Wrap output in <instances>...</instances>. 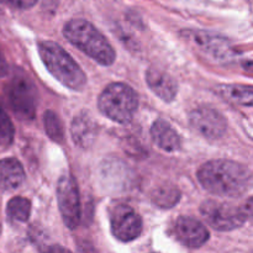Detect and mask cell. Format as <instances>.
Instances as JSON below:
<instances>
[{
    "instance_id": "5bb4252c",
    "label": "cell",
    "mask_w": 253,
    "mask_h": 253,
    "mask_svg": "<svg viewBox=\"0 0 253 253\" xmlns=\"http://www.w3.org/2000/svg\"><path fill=\"white\" fill-rule=\"evenodd\" d=\"M151 136H152V140L156 146L166 152L178 151L182 145V140L177 131L172 127L169 123L162 120V119H158L153 123L152 127H151Z\"/></svg>"
},
{
    "instance_id": "d6986e66",
    "label": "cell",
    "mask_w": 253,
    "mask_h": 253,
    "mask_svg": "<svg viewBox=\"0 0 253 253\" xmlns=\"http://www.w3.org/2000/svg\"><path fill=\"white\" fill-rule=\"evenodd\" d=\"M43 125L44 131H46V133L52 141H54L57 143L63 142V126H62L61 120H59L56 113H53L52 110H47L43 114Z\"/></svg>"
},
{
    "instance_id": "6da1fadb",
    "label": "cell",
    "mask_w": 253,
    "mask_h": 253,
    "mask_svg": "<svg viewBox=\"0 0 253 253\" xmlns=\"http://www.w3.org/2000/svg\"><path fill=\"white\" fill-rule=\"evenodd\" d=\"M205 190L217 197L239 198L252 187V174L246 166L231 160H212L198 170Z\"/></svg>"
},
{
    "instance_id": "603a6c76",
    "label": "cell",
    "mask_w": 253,
    "mask_h": 253,
    "mask_svg": "<svg viewBox=\"0 0 253 253\" xmlns=\"http://www.w3.org/2000/svg\"><path fill=\"white\" fill-rule=\"evenodd\" d=\"M46 253H72V252L68 251V250L63 249V247L61 246H52L47 250Z\"/></svg>"
},
{
    "instance_id": "4fadbf2b",
    "label": "cell",
    "mask_w": 253,
    "mask_h": 253,
    "mask_svg": "<svg viewBox=\"0 0 253 253\" xmlns=\"http://www.w3.org/2000/svg\"><path fill=\"white\" fill-rule=\"evenodd\" d=\"M146 82L158 98L167 103L174 100L178 91L177 82L166 71L157 67H151L146 72Z\"/></svg>"
},
{
    "instance_id": "9c48e42d",
    "label": "cell",
    "mask_w": 253,
    "mask_h": 253,
    "mask_svg": "<svg viewBox=\"0 0 253 253\" xmlns=\"http://www.w3.org/2000/svg\"><path fill=\"white\" fill-rule=\"evenodd\" d=\"M110 225L114 236L123 242L133 241L142 232L140 215L126 204L114 205L110 211Z\"/></svg>"
},
{
    "instance_id": "e0dca14e",
    "label": "cell",
    "mask_w": 253,
    "mask_h": 253,
    "mask_svg": "<svg viewBox=\"0 0 253 253\" xmlns=\"http://www.w3.org/2000/svg\"><path fill=\"white\" fill-rule=\"evenodd\" d=\"M180 199V192L174 185H163L152 193V203L161 209H170Z\"/></svg>"
},
{
    "instance_id": "9a60e30c",
    "label": "cell",
    "mask_w": 253,
    "mask_h": 253,
    "mask_svg": "<svg viewBox=\"0 0 253 253\" xmlns=\"http://www.w3.org/2000/svg\"><path fill=\"white\" fill-rule=\"evenodd\" d=\"M25 180V170L16 158L0 161V190L11 192L21 187Z\"/></svg>"
},
{
    "instance_id": "7c38bea8",
    "label": "cell",
    "mask_w": 253,
    "mask_h": 253,
    "mask_svg": "<svg viewBox=\"0 0 253 253\" xmlns=\"http://www.w3.org/2000/svg\"><path fill=\"white\" fill-rule=\"evenodd\" d=\"M99 127L96 121L88 111H81L74 116L71 133L74 143L81 148H89L98 137Z\"/></svg>"
},
{
    "instance_id": "277c9868",
    "label": "cell",
    "mask_w": 253,
    "mask_h": 253,
    "mask_svg": "<svg viewBox=\"0 0 253 253\" xmlns=\"http://www.w3.org/2000/svg\"><path fill=\"white\" fill-rule=\"evenodd\" d=\"M98 106L101 114L110 120L127 124L137 111L138 96L127 84L111 83L99 96Z\"/></svg>"
},
{
    "instance_id": "ac0fdd59",
    "label": "cell",
    "mask_w": 253,
    "mask_h": 253,
    "mask_svg": "<svg viewBox=\"0 0 253 253\" xmlns=\"http://www.w3.org/2000/svg\"><path fill=\"white\" fill-rule=\"evenodd\" d=\"M6 212L10 219L14 221L25 222L29 220L31 212V203L26 198L15 197L7 203Z\"/></svg>"
},
{
    "instance_id": "44dd1931",
    "label": "cell",
    "mask_w": 253,
    "mask_h": 253,
    "mask_svg": "<svg viewBox=\"0 0 253 253\" xmlns=\"http://www.w3.org/2000/svg\"><path fill=\"white\" fill-rule=\"evenodd\" d=\"M6 2H9L11 6L16 7V9H30V7L34 6L39 0H5Z\"/></svg>"
},
{
    "instance_id": "7402d4cb",
    "label": "cell",
    "mask_w": 253,
    "mask_h": 253,
    "mask_svg": "<svg viewBox=\"0 0 253 253\" xmlns=\"http://www.w3.org/2000/svg\"><path fill=\"white\" fill-rule=\"evenodd\" d=\"M6 73H7V62L6 59H5L4 53H2L1 49H0V78L6 76Z\"/></svg>"
},
{
    "instance_id": "2e32d148",
    "label": "cell",
    "mask_w": 253,
    "mask_h": 253,
    "mask_svg": "<svg viewBox=\"0 0 253 253\" xmlns=\"http://www.w3.org/2000/svg\"><path fill=\"white\" fill-rule=\"evenodd\" d=\"M220 95L230 103L251 108L253 104V90L251 85L242 84H222L219 86Z\"/></svg>"
},
{
    "instance_id": "ba28073f",
    "label": "cell",
    "mask_w": 253,
    "mask_h": 253,
    "mask_svg": "<svg viewBox=\"0 0 253 253\" xmlns=\"http://www.w3.org/2000/svg\"><path fill=\"white\" fill-rule=\"evenodd\" d=\"M57 199L62 219L68 229L74 230L81 222V197L76 179L71 174H63L57 184Z\"/></svg>"
},
{
    "instance_id": "ffe728a7",
    "label": "cell",
    "mask_w": 253,
    "mask_h": 253,
    "mask_svg": "<svg viewBox=\"0 0 253 253\" xmlns=\"http://www.w3.org/2000/svg\"><path fill=\"white\" fill-rule=\"evenodd\" d=\"M15 130L14 125H12L11 120L5 113L4 109L0 106V146L6 147V146L11 145L12 140H14Z\"/></svg>"
},
{
    "instance_id": "8992f818",
    "label": "cell",
    "mask_w": 253,
    "mask_h": 253,
    "mask_svg": "<svg viewBox=\"0 0 253 253\" xmlns=\"http://www.w3.org/2000/svg\"><path fill=\"white\" fill-rule=\"evenodd\" d=\"M11 110L20 120H32L36 115L37 91L34 83L24 73L15 74L6 88Z\"/></svg>"
},
{
    "instance_id": "8fae6325",
    "label": "cell",
    "mask_w": 253,
    "mask_h": 253,
    "mask_svg": "<svg viewBox=\"0 0 253 253\" xmlns=\"http://www.w3.org/2000/svg\"><path fill=\"white\" fill-rule=\"evenodd\" d=\"M174 236L189 249H199L209 240L207 226L192 216H180L174 222Z\"/></svg>"
},
{
    "instance_id": "3957f363",
    "label": "cell",
    "mask_w": 253,
    "mask_h": 253,
    "mask_svg": "<svg viewBox=\"0 0 253 253\" xmlns=\"http://www.w3.org/2000/svg\"><path fill=\"white\" fill-rule=\"evenodd\" d=\"M39 53L49 73L67 88L82 90L86 84V77L79 64L58 43L42 41L39 43Z\"/></svg>"
},
{
    "instance_id": "30bf717a",
    "label": "cell",
    "mask_w": 253,
    "mask_h": 253,
    "mask_svg": "<svg viewBox=\"0 0 253 253\" xmlns=\"http://www.w3.org/2000/svg\"><path fill=\"white\" fill-rule=\"evenodd\" d=\"M189 123L198 133L208 140H217L222 137L227 128L225 116L208 106L194 109L189 115Z\"/></svg>"
},
{
    "instance_id": "5b68a950",
    "label": "cell",
    "mask_w": 253,
    "mask_h": 253,
    "mask_svg": "<svg viewBox=\"0 0 253 253\" xmlns=\"http://www.w3.org/2000/svg\"><path fill=\"white\" fill-rule=\"evenodd\" d=\"M251 198L246 204L235 205L232 203L207 200L200 207L205 221L217 231H232L246 222L251 214Z\"/></svg>"
},
{
    "instance_id": "52a82bcc",
    "label": "cell",
    "mask_w": 253,
    "mask_h": 253,
    "mask_svg": "<svg viewBox=\"0 0 253 253\" xmlns=\"http://www.w3.org/2000/svg\"><path fill=\"white\" fill-rule=\"evenodd\" d=\"M183 37L203 56L215 62L225 63L235 57L234 48L225 37L217 36L211 32L197 31V30L184 31Z\"/></svg>"
},
{
    "instance_id": "7a4b0ae2",
    "label": "cell",
    "mask_w": 253,
    "mask_h": 253,
    "mask_svg": "<svg viewBox=\"0 0 253 253\" xmlns=\"http://www.w3.org/2000/svg\"><path fill=\"white\" fill-rule=\"evenodd\" d=\"M63 35L72 44L88 54L101 66H110L115 61V51L103 34L83 19H73L64 25Z\"/></svg>"
}]
</instances>
